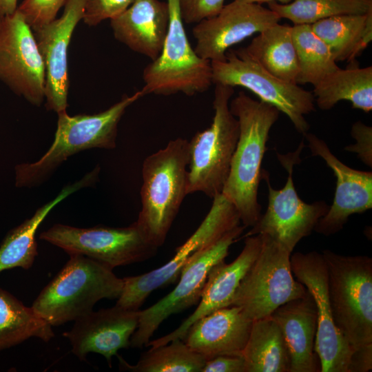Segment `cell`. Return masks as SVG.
Wrapping results in <instances>:
<instances>
[{
  "mask_svg": "<svg viewBox=\"0 0 372 372\" xmlns=\"http://www.w3.org/2000/svg\"><path fill=\"white\" fill-rule=\"evenodd\" d=\"M229 109L238 121L239 136L221 194L235 207L243 226L253 227L261 216L258 192L262 161L280 111L244 92L229 102Z\"/></svg>",
  "mask_w": 372,
  "mask_h": 372,
  "instance_id": "obj_1",
  "label": "cell"
},
{
  "mask_svg": "<svg viewBox=\"0 0 372 372\" xmlns=\"http://www.w3.org/2000/svg\"><path fill=\"white\" fill-rule=\"evenodd\" d=\"M141 90L125 95L116 103L94 114L70 116L63 110L57 113L54 139L38 161L15 166V185L32 188L48 180L71 156L89 149L116 147L118 124L126 109L143 96Z\"/></svg>",
  "mask_w": 372,
  "mask_h": 372,
  "instance_id": "obj_2",
  "label": "cell"
},
{
  "mask_svg": "<svg viewBox=\"0 0 372 372\" xmlns=\"http://www.w3.org/2000/svg\"><path fill=\"white\" fill-rule=\"evenodd\" d=\"M189 141L177 138L148 156L142 165L141 209L136 224L149 242L160 247L187 193Z\"/></svg>",
  "mask_w": 372,
  "mask_h": 372,
  "instance_id": "obj_3",
  "label": "cell"
},
{
  "mask_svg": "<svg viewBox=\"0 0 372 372\" xmlns=\"http://www.w3.org/2000/svg\"><path fill=\"white\" fill-rule=\"evenodd\" d=\"M59 273L42 289L32 307L52 327L60 326L93 311L102 299H118L123 278L83 255L71 254Z\"/></svg>",
  "mask_w": 372,
  "mask_h": 372,
  "instance_id": "obj_4",
  "label": "cell"
},
{
  "mask_svg": "<svg viewBox=\"0 0 372 372\" xmlns=\"http://www.w3.org/2000/svg\"><path fill=\"white\" fill-rule=\"evenodd\" d=\"M334 323L353 351L372 344V258L322 251Z\"/></svg>",
  "mask_w": 372,
  "mask_h": 372,
  "instance_id": "obj_5",
  "label": "cell"
},
{
  "mask_svg": "<svg viewBox=\"0 0 372 372\" xmlns=\"http://www.w3.org/2000/svg\"><path fill=\"white\" fill-rule=\"evenodd\" d=\"M212 123L189 141L187 193L210 198L222 193L239 136V123L229 109L234 87L215 85Z\"/></svg>",
  "mask_w": 372,
  "mask_h": 372,
  "instance_id": "obj_6",
  "label": "cell"
},
{
  "mask_svg": "<svg viewBox=\"0 0 372 372\" xmlns=\"http://www.w3.org/2000/svg\"><path fill=\"white\" fill-rule=\"evenodd\" d=\"M169 25L158 56L144 69L143 95L183 93L193 96L207 90L212 83L211 61L192 48L183 21L179 0H167Z\"/></svg>",
  "mask_w": 372,
  "mask_h": 372,
  "instance_id": "obj_7",
  "label": "cell"
},
{
  "mask_svg": "<svg viewBox=\"0 0 372 372\" xmlns=\"http://www.w3.org/2000/svg\"><path fill=\"white\" fill-rule=\"evenodd\" d=\"M261 236L260 253L242 279L230 304L240 307L252 321L270 316L282 304L308 292L294 278L291 253L271 237Z\"/></svg>",
  "mask_w": 372,
  "mask_h": 372,
  "instance_id": "obj_8",
  "label": "cell"
},
{
  "mask_svg": "<svg viewBox=\"0 0 372 372\" xmlns=\"http://www.w3.org/2000/svg\"><path fill=\"white\" fill-rule=\"evenodd\" d=\"M213 84L240 86L260 101L276 107L291 121L299 133L308 132L305 115L315 111L312 92L283 81L266 70L244 48L229 50L222 61H211Z\"/></svg>",
  "mask_w": 372,
  "mask_h": 372,
  "instance_id": "obj_9",
  "label": "cell"
},
{
  "mask_svg": "<svg viewBox=\"0 0 372 372\" xmlns=\"http://www.w3.org/2000/svg\"><path fill=\"white\" fill-rule=\"evenodd\" d=\"M240 222L237 210L227 198L221 194L214 198L210 210L201 224L177 247L172 259L145 273L123 278V290L116 305L126 309L139 310L153 291L176 282L182 269L195 256L238 226Z\"/></svg>",
  "mask_w": 372,
  "mask_h": 372,
  "instance_id": "obj_10",
  "label": "cell"
},
{
  "mask_svg": "<svg viewBox=\"0 0 372 372\" xmlns=\"http://www.w3.org/2000/svg\"><path fill=\"white\" fill-rule=\"evenodd\" d=\"M304 147L302 142L293 152L277 156L288 177L282 189L272 187L268 173L262 171L268 188V205L265 213L245 235H267L276 240L291 254L296 245L304 237L311 234L319 220L329 210V206L324 201L307 203L302 200L294 186L293 167L300 162V154Z\"/></svg>",
  "mask_w": 372,
  "mask_h": 372,
  "instance_id": "obj_11",
  "label": "cell"
},
{
  "mask_svg": "<svg viewBox=\"0 0 372 372\" xmlns=\"http://www.w3.org/2000/svg\"><path fill=\"white\" fill-rule=\"evenodd\" d=\"M39 238L69 255L87 256L110 269L149 260L158 249L148 241L135 222L125 227L79 228L55 224L43 231Z\"/></svg>",
  "mask_w": 372,
  "mask_h": 372,
  "instance_id": "obj_12",
  "label": "cell"
},
{
  "mask_svg": "<svg viewBox=\"0 0 372 372\" xmlns=\"http://www.w3.org/2000/svg\"><path fill=\"white\" fill-rule=\"evenodd\" d=\"M245 228L239 225L200 251L182 269L180 280L170 293L151 307L139 310L138 324L130 338V347L141 349L146 346L161 324L168 317L199 302L210 269L225 260L229 247Z\"/></svg>",
  "mask_w": 372,
  "mask_h": 372,
  "instance_id": "obj_13",
  "label": "cell"
},
{
  "mask_svg": "<svg viewBox=\"0 0 372 372\" xmlns=\"http://www.w3.org/2000/svg\"><path fill=\"white\" fill-rule=\"evenodd\" d=\"M0 80L30 103L45 100V67L34 32L17 9L0 18Z\"/></svg>",
  "mask_w": 372,
  "mask_h": 372,
  "instance_id": "obj_14",
  "label": "cell"
},
{
  "mask_svg": "<svg viewBox=\"0 0 372 372\" xmlns=\"http://www.w3.org/2000/svg\"><path fill=\"white\" fill-rule=\"evenodd\" d=\"M290 262L293 276L307 288L316 303L318 318L314 351L320 362V372H348L353 349L333 319L322 254L296 252L290 256Z\"/></svg>",
  "mask_w": 372,
  "mask_h": 372,
  "instance_id": "obj_15",
  "label": "cell"
},
{
  "mask_svg": "<svg viewBox=\"0 0 372 372\" xmlns=\"http://www.w3.org/2000/svg\"><path fill=\"white\" fill-rule=\"evenodd\" d=\"M279 17L261 4L233 0L192 29L194 50L203 59L222 61L233 45L278 23Z\"/></svg>",
  "mask_w": 372,
  "mask_h": 372,
  "instance_id": "obj_16",
  "label": "cell"
},
{
  "mask_svg": "<svg viewBox=\"0 0 372 372\" xmlns=\"http://www.w3.org/2000/svg\"><path fill=\"white\" fill-rule=\"evenodd\" d=\"M85 2L66 0L59 18L33 31L45 67V105L56 113L68 106V52L72 33L83 19Z\"/></svg>",
  "mask_w": 372,
  "mask_h": 372,
  "instance_id": "obj_17",
  "label": "cell"
},
{
  "mask_svg": "<svg viewBox=\"0 0 372 372\" xmlns=\"http://www.w3.org/2000/svg\"><path fill=\"white\" fill-rule=\"evenodd\" d=\"M304 136L311 154L321 157L336 178L333 203L314 228L328 236L340 231L350 216L372 208V172L351 168L331 152L323 140L308 132Z\"/></svg>",
  "mask_w": 372,
  "mask_h": 372,
  "instance_id": "obj_18",
  "label": "cell"
},
{
  "mask_svg": "<svg viewBox=\"0 0 372 372\" xmlns=\"http://www.w3.org/2000/svg\"><path fill=\"white\" fill-rule=\"evenodd\" d=\"M138 320L139 310L115 305L77 318L72 328L63 335L70 340L72 351L79 360H85L89 353H99L111 366L112 356L119 349L130 347Z\"/></svg>",
  "mask_w": 372,
  "mask_h": 372,
  "instance_id": "obj_19",
  "label": "cell"
},
{
  "mask_svg": "<svg viewBox=\"0 0 372 372\" xmlns=\"http://www.w3.org/2000/svg\"><path fill=\"white\" fill-rule=\"evenodd\" d=\"M262 243V237L260 234L245 237L243 249L233 262L227 264L223 260L211 267L196 309L173 331L149 340L146 346L155 347L176 338L183 340L188 328L196 320L230 306L242 279L258 256Z\"/></svg>",
  "mask_w": 372,
  "mask_h": 372,
  "instance_id": "obj_20",
  "label": "cell"
},
{
  "mask_svg": "<svg viewBox=\"0 0 372 372\" xmlns=\"http://www.w3.org/2000/svg\"><path fill=\"white\" fill-rule=\"evenodd\" d=\"M252 323L240 307L229 306L196 320L183 340L206 360L220 355L241 356Z\"/></svg>",
  "mask_w": 372,
  "mask_h": 372,
  "instance_id": "obj_21",
  "label": "cell"
},
{
  "mask_svg": "<svg viewBox=\"0 0 372 372\" xmlns=\"http://www.w3.org/2000/svg\"><path fill=\"white\" fill-rule=\"evenodd\" d=\"M169 20L167 2L134 0L125 10L110 19V25L118 41L153 61L162 50Z\"/></svg>",
  "mask_w": 372,
  "mask_h": 372,
  "instance_id": "obj_22",
  "label": "cell"
},
{
  "mask_svg": "<svg viewBox=\"0 0 372 372\" xmlns=\"http://www.w3.org/2000/svg\"><path fill=\"white\" fill-rule=\"evenodd\" d=\"M270 318L280 328L287 345L290 372H318L320 362L314 351L317 309L309 292L278 307Z\"/></svg>",
  "mask_w": 372,
  "mask_h": 372,
  "instance_id": "obj_23",
  "label": "cell"
},
{
  "mask_svg": "<svg viewBox=\"0 0 372 372\" xmlns=\"http://www.w3.org/2000/svg\"><path fill=\"white\" fill-rule=\"evenodd\" d=\"M99 168L96 167L80 180L65 186L52 200L37 209L33 216L8 232L0 245V272L16 267L30 268L37 256L36 233L50 211L76 191L94 184Z\"/></svg>",
  "mask_w": 372,
  "mask_h": 372,
  "instance_id": "obj_24",
  "label": "cell"
},
{
  "mask_svg": "<svg viewBox=\"0 0 372 372\" xmlns=\"http://www.w3.org/2000/svg\"><path fill=\"white\" fill-rule=\"evenodd\" d=\"M256 34L244 48L245 52L273 76L298 84L299 63L292 25L276 23Z\"/></svg>",
  "mask_w": 372,
  "mask_h": 372,
  "instance_id": "obj_25",
  "label": "cell"
},
{
  "mask_svg": "<svg viewBox=\"0 0 372 372\" xmlns=\"http://www.w3.org/2000/svg\"><path fill=\"white\" fill-rule=\"evenodd\" d=\"M312 93L322 110L348 101L353 108L368 113L372 110V67L339 68L314 86Z\"/></svg>",
  "mask_w": 372,
  "mask_h": 372,
  "instance_id": "obj_26",
  "label": "cell"
},
{
  "mask_svg": "<svg viewBox=\"0 0 372 372\" xmlns=\"http://www.w3.org/2000/svg\"><path fill=\"white\" fill-rule=\"evenodd\" d=\"M241 356L245 362V372H290L287 345L270 316L253 321Z\"/></svg>",
  "mask_w": 372,
  "mask_h": 372,
  "instance_id": "obj_27",
  "label": "cell"
},
{
  "mask_svg": "<svg viewBox=\"0 0 372 372\" xmlns=\"http://www.w3.org/2000/svg\"><path fill=\"white\" fill-rule=\"evenodd\" d=\"M54 336L52 326L32 307L25 306L10 293L0 288V351L30 338L48 342Z\"/></svg>",
  "mask_w": 372,
  "mask_h": 372,
  "instance_id": "obj_28",
  "label": "cell"
},
{
  "mask_svg": "<svg viewBox=\"0 0 372 372\" xmlns=\"http://www.w3.org/2000/svg\"><path fill=\"white\" fill-rule=\"evenodd\" d=\"M118 358L120 369L132 372H202L206 362L180 338L151 347L134 365L119 355Z\"/></svg>",
  "mask_w": 372,
  "mask_h": 372,
  "instance_id": "obj_29",
  "label": "cell"
},
{
  "mask_svg": "<svg viewBox=\"0 0 372 372\" xmlns=\"http://www.w3.org/2000/svg\"><path fill=\"white\" fill-rule=\"evenodd\" d=\"M292 34L299 63L298 84L310 83L314 87L340 68L311 25H293Z\"/></svg>",
  "mask_w": 372,
  "mask_h": 372,
  "instance_id": "obj_30",
  "label": "cell"
},
{
  "mask_svg": "<svg viewBox=\"0 0 372 372\" xmlns=\"http://www.w3.org/2000/svg\"><path fill=\"white\" fill-rule=\"evenodd\" d=\"M268 8L293 25H311L342 14H366L372 10V0H293L287 4L269 2Z\"/></svg>",
  "mask_w": 372,
  "mask_h": 372,
  "instance_id": "obj_31",
  "label": "cell"
},
{
  "mask_svg": "<svg viewBox=\"0 0 372 372\" xmlns=\"http://www.w3.org/2000/svg\"><path fill=\"white\" fill-rule=\"evenodd\" d=\"M368 13L333 16L315 22L311 26L329 47L337 63L353 61V54L364 33Z\"/></svg>",
  "mask_w": 372,
  "mask_h": 372,
  "instance_id": "obj_32",
  "label": "cell"
},
{
  "mask_svg": "<svg viewBox=\"0 0 372 372\" xmlns=\"http://www.w3.org/2000/svg\"><path fill=\"white\" fill-rule=\"evenodd\" d=\"M66 0H23L17 7L32 31L54 21Z\"/></svg>",
  "mask_w": 372,
  "mask_h": 372,
  "instance_id": "obj_33",
  "label": "cell"
},
{
  "mask_svg": "<svg viewBox=\"0 0 372 372\" xmlns=\"http://www.w3.org/2000/svg\"><path fill=\"white\" fill-rule=\"evenodd\" d=\"M134 0H85L83 22L95 26L125 10Z\"/></svg>",
  "mask_w": 372,
  "mask_h": 372,
  "instance_id": "obj_34",
  "label": "cell"
},
{
  "mask_svg": "<svg viewBox=\"0 0 372 372\" xmlns=\"http://www.w3.org/2000/svg\"><path fill=\"white\" fill-rule=\"evenodd\" d=\"M225 0H179L181 17L184 23H197L218 14Z\"/></svg>",
  "mask_w": 372,
  "mask_h": 372,
  "instance_id": "obj_35",
  "label": "cell"
},
{
  "mask_svg": "<svg viewBox=\"0 0 372 372\" xmlns=\"http://www.w3.org/2000/svg\"><path fill=\"white\" fill-rule=\"evenodd\" d=\"M351 135L355 141V145L346 147L349 152H356L360 159L366 165H372V128L361 121H357L352 125Z\"/></svg>",
  "mask_w": 372,
  "mask_h": 372,
  "instance_id": "obj_36",
  "label": "cell"
},
{
  "mask_svg": "<svg viewBox=\"0 0 372 372\" xmlns=\"http://www.w3.org/2000/svg\"><path fill=\"white\" fill-rule=\"evenodd\" d=\"M202 372H245V362L240 355H220L206 360Z\"/></svg>",
  "mask_w": 372,
  "mask_h": 372,
  "instance_id": "obj_37",
  "label": "cell"
},
{
  "mask_svg": "<svg viewBox=\"0 0 372 372\" xmlns=\"http://www.w3.org/2000/svg\"><path fill=\"white\" fill-rule=\"evenodd\" d=\"M372 369V344L353 351L348 372H367Z\"/></svg>",
  "mask_w": 372,
  "mask_h": 372,
  "instance_id": "obj_38",
  "label": "cell"
},
{
  "mask_svg": "<svg viewBox=\"0 0 372 372\" xmlns=\"http://www.w3.org/2000/svg\"><path fill=\"white\" fill-rule=\"evenodd\" d=\"M17 7V0H0V18L13 13Z\"/></svg>",
  "mask_w": 372,
  "mask_h": 372,
  "instance_id": "obj_39",
  "label": "cell"
},
{
  "mask_svg": "<svg viewBox=\"0 0 372 372\" xmlns=\"http://www.w3.org/2000/svg\"><path fill=\"white\" fill-rule=\"evenodd\" d=\"M238 1L251 3H258L261 4L262 3H269V2H277L281 4H287L291 2L293 0H236Z\"/></svg>",
  "mask_w": 372,
  "mask_h": 372,
  "instance_id": "obj_40",
  "label": "cell"
}]
</instances>
